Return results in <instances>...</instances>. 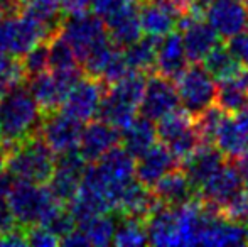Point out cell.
Returning <instances> with one entry per match:
<instances>
[{"instance_id":"obj_13","label":"cell","mask_w":248,"mask_h":247,"mask_svg":"<svg viewBox=\"0 0 248 247\" xmlns=\"http://www.w3.org/2000/svg\"><path fill=\"white\" fill-rule=\"evenodd\" d=\"M139 109H140V115L147 117L154 122L179 109V97L172 80L159 73L149 76Z\"/></svg>"},{"instance_id":"obj_24","label":"cell","mask_w":248,"mask_h":247,"mask_svg":"<svg viewBox=\"0 0 248 247\" xmlns=\"http://www.w3.org/2000/svg\"><path fill=\"white\" fill-rule=\"evenodd\" d=\"M152 191L162 205L179 207V205H184L193 200L196 188L193 186L184 169L174 168L154 185Z\"/></svg>"},{"instance_id":"obj_21","label":"cell","mask_w":248,"mask_h":247,"mask_svg":"<svg viewBox=\"0 0 248 247\" xmlns=\"http://www.w3.org/2000/svg\"><path fill=\"white\" fill-rule=\"evenodd\" d=\"M187 63H189V58H187L181 34L170 33L159 41L155 56V73L166 76V78L176 80L187 68Z\"/></svg>"},{"instance_id":"obj_44","label":"cell","mask_w":248,"mask_h":247,"mask_svg":"<svg viewBox=\"0 0 248 247\" xmlns=\"http://www.w3.org/2000/svg\"><path fill=\"white\" fill-rule=\"evenodd\" d=\"M92 7V0H62L64 14H78L86 12Z\"/></svg>"},{"instance_id":"obj_22","label":"cell","mask_w":248,"mask_h":247,"mask_svg":"<svg viewBox=\"0 0 248 247\" xmlns=\"http://www.w3.org/2000/svg\"><path fill=\"white\" fill-rule=\"evenodd\" d=\"M160 205L157 197L154 195L152 188L142 185L140 181L134 180L124 191L120 193L117 201L115 212L118 215H127V217H139V218H147L154 210Z\"/></svg>"},{"instance_id":"obj_19","label":"cell","mask_w":248,"mask_h":247,"mask_svg":"<svg viewBox=\"0 0 248 247\" xmlns=\"http://www.w3.org/2000/svg\"><path fill=\"white\" fill-rule=\"evenodd\" d=\"M226 158L223 156V152L216 148L215 144H209V142H201L194 152L183 161V169L184 173L187 175V178L191 180L193 186L198 188L209 180L223 165H225Z\"/></svg>"},{"instance_id":"obj_45","label":"cell","mask_w":248,"mask_h":247,"mask_svg":"<svg viewBox=\"0 0 248 247\" xmlns=\"http://www.w3.org/2000/svg\"><path fill=\"white\" fill-rule=\"evenodd\" d=\"M238 169L240 175H242V181H243V188L248 191V152L243 154L238 161Z\"/></svg>"},{"instance_id":"obj_34","label":"cell","mask_w":248,"mask_h":247,"mask_svg":"<svg viewBox=\"0 0 248 247\" xmlns=\"http://www.w3.org/2000/svg\"><path fill=\"white\" fill-rule=\"evenodd\" d=\"M113 244L122 247H140L149 244L145 218L122 215L120 222H117V229H115Z\"/></svg>"},{"instance_id":"obj_1","label":"cell","mask_w":248,"mask_h":247,"mask_svg":"<svg viewBox=\"0 0 248 247\" xmlns=\"http://www.w3.org/2000/svg\"><path fill=\"white\" fill-rule=\"evenodd\" d=\"M43 110L24 85L0 97V148L3 152L39 134Z\"/></svg>"},{"instance_id":"obj_37","label":"cell","mask_w":248,"mask_h":247,"mask_svg":"<svg viewBox=\"0 0 248 247\" xmlns=\"http://www.w3.org/2000/svg\"><path fill=\"white\" fill-rule=\"evenodd\" d=\"M226 115H228V114H226L225 110H221L215 103V105L208 107V109L202 110L199 115L194 117V127H196L201 142H209V144H213L216 131H218V127L221 125L223 119H225Z\"/></svg>"},{"instance_id":"obj_47","label":"cell","mask_w":248,"mask_h":247,"mask_svg":"<svg viewBox=\"0 0 248 247\" xmlns=\"http://www.w3.org/2000/svg\"><path fill=\"white\" fill-rule=\"evenodd\" d=\"M3 171H5V152L0 148V173H3Z\"/></svg>"},{"instance_id":"obj_38","label":"cell","mask_w":248,"mask_h":247,"mask_svg":"<svg viewBox=\"0 0 248 247\" xmlns=\"http://www.w3.org/2000/svg\"><path fill=\"white\" fill-rule=\"evenodd\" d=\"M22 65L24 69H26L27 80L41 75V73L49 71V48H47V41L37 44L32 49L27 51L22 56Z\"/></svg>"},{"instance_id":"obj_25","label":"cell","mask_w":248,"mask_h":247,"mask_svg":"<svg viewBox=\"0 0 248 247\" xmlns=\"http://www.w3.org/2000/svg\"><path fill=\"white\" fill-rule=\"evenodd\" d=\"M157 125L154 120L140 115L135 117L124 131H120V142L122 148L128 151L135 159L140 154H144L149 148H152L157 142Z\"/></svg>"},{"instance_id":"obj_18","label":"cell","mask_w":248,"mask_h":247,"mask_svg":"<svg viewBox=\"0 0 248 247\" xmlns=\"http://www.w3.org/2000/svg\"><path fill=\"white\" fill-rule=\"evenodd\" d=\"M176 165L177 161L172 156V152L169 151V148L164 146L162 142L160 144L155 142L135 161V180L140 181L142 185L154 188V185L164 175H167L170 169L176 168Z\"/></svg>"},{"instance_id":"obj_27","label":"cell","mask_w":248,"mask_h":247,"mask_svg":"<svg viewBox=\"0 0 248 247\" xmlns=\"http://www.w3.org/2000/svg\"><path fill=\"white\" fill-rule=\"evenodd\" d=\"M213 144L223 152L226 159H240L248 152V134L242 129L235 117L228 115L218 127Z\"/></svg>"},{"instance_id":"obj_23","label":"cell","mask_w":248,"mask_h":247,"mask_svg":"<svg viewBox=\"0 0 248 247\" xmlns=\"http://www.w3.org/2000/svg\"><path fill=\"white\" fill-rule=\"evenodd\" d=\"M202 246H242L247 244L245 225L226 218L221 212H216L199 235Z\"/></svg>"},{"instance_id":"obj_9","label":"cell","mask_w":248,"mask_h":247,"mask_svg":"<svg viewBox=\"0 0 248 247\" xmlns=\"http://www.w3.org/2000/svg\"><path fill=\"white\" fill-rule=\"evenodd\" d=\"M83 122L62 109H56L43 114L39 135L56 156L61 152L78 149L79 137H81Z\"/></svg>"},{"instance_id":"obj_10","label":"cell","mask_w":248,"mask_h":247,"mask_svg":"<svg viewBox=\"0 0 248 247\" xmlns=\"http://www.w3.org/2000/svg\"><path fill=\"white\" fill-rule=\"evenodd\" d=\"M107 88V83L98 78H93L90 75L81 76L68 92L61 109L81 122H90L98 114L101 99Z\"/></svg>"},{"instance_id":"obj_43","label":"cell","mask_w":248,"mask_h":247,"mask_svg":"<svg viewBox=\"0 0 248 247\" xmlns=\"http://www.w3.org/2000/svg\"><path fill=\"white\" fill-rule=\"evenodd\" d=\"M17 227L19 225H17L16 218H14L12 210H10L7 200H0V235L7 234V232L14 231Z\"/></svg>"},{"instance_id":"obj_28","label":"cell","mask_w":248,"mask_h":247,"mask_svg":"<svg viewBox=\"0 0 248 247\" xmlns=\"http://www.w3.org/2000/svg\"><path fill=\"white\" fill-rule=\"evenodd\" d=\"M137 109L139 107H135L134 103L127 102L120 95H117L113 90L107 88L103 99H101L96 117L108 125H111V127L124 131L137 117Z\"/></svg>"},{"instance_id":"obj_15","label":"cell","mask_w":248,"mask_h":247,"mask_svg":"<svg viewBox=\"0 0 248 247\" xmlns=\"http://www.w3.org/2000/svg\"><path fill=\"white\" fill-rule=\"evenodd\" d=\"M177 27L181 29L179 34L183 37L187 58L193 63H201L206 54L219 44V36L204 19L183 14Z\"/></svg>"},{"instance_id":"obj_16","label":"cell","mask_w":248,"mask_h":247,"mask_svg":"<svg viewBox=\"0 0 248 247\" xmlns=\"http://www.w3.org/2000/svg\"><path fill=\"white\" fill-rule=\"evenodd\" d=\"M137 9L142 33L157 39H162L164 36L174 33L183 16L164 0H140Z\"/></svg>"},{"instance_id":"obj_26","label":"cell","mask_w":248,"mask_h":247,"mask_svg":"<svg viewBox=\"0 0 248 247\" xmlns=\"http://www.w3.org/2000/svg\"><path fill=\"white\" fill-rule=\"evenodd\" d=\"M149 244L154 246H179L177 242V222L174 207L160 203L145 218Z\"/></svg>"},{"instance_id":"obj_35","label":"cell","mask_w":248,"mask_h":247,"mask_svg":"<svg viewBox=\"0 0 248 247\" xmlns=\"http://www.w3.org/2000/svg\"><path fill=\"white\" fill-rule=\"evenodd\" d=\"M27 82L22 58L0 51V97Z\"/></svg>"},{"instance_id":"obj_33","label":"cell","mask_w":248,"mask_h":247,"mask_svg":"<svg viewBox=\"0 0 248 247\" xmlns=\"http://www.w3.org/2000/svg\"><path fill=\"white\" fill-rule=\"evenodd\" d=\"M78 227L85 232L90 246H110L113 244L117 218L111 215V212H107V214L95 215L85 222H79Z\"/></svg>"},{"instance_id":"obj_31","label":"cell","mask_w":248,"mask_h":247,"mask_svg":"<svg viewBox=\"0 0 248 247\" xmlns=\"http://www.w3.org/2000/svg\"><path fill=\"white\" fill-rule=\"evenodd\" d=\"M159 41L160 39H157V37L145 36L122 49L132 71L149 73L152 69H155V56Z\"/></svg>"},{"instance_id":"obj_48","label":"cell","mask_w":248,"mask_h":247,"mask_svg":"<svg viewBox=\"0 0 248 247\" xmlns=\"http://www.w3.org/2000/svg\"><path fill=\"white\" fill-rule=\"evenodd\" d=\"M245 234H247V244H248V222L245 224Z\"/></svg>"},{"instance_id":"obj_42","label":"cell","mask_w":248,"mask_h":247,"mask_svg":"<svg viewBox=\"0 0 248 247\" xmlns=\"http://www.w3.org/2000/svg\"><path fill=\"white\" fill-rule=\"evenodd\" d=\"M228 48L236 56V60L242 63L245 68H248V29H243L236 36L230 37Z\"/></svg>"},{"instance_id":"obj_49","label":"cell","mask_w":248,"mask_h":247,"mask_svg":"<svg viewBox=\"0 0 248 247\" xmlns=\"http://www.w3.org/2000/svg\"><path fill=\"white\" fill-rule=\"evenodd\" d=\"M3 17H5V14H3V10H2V9H0V20H2V19H3Z\"/></svg>"},{"instance_id":"obj_4","label":"cell","mask_w":248,"mask_h":247,"mask_svg":"<svg viewBox=\"0 0 248 247\" xmlns=\"http://www.w3.org/2000/svg\"><path fill=\"white\" fill-rule=\"evenodd\" d=\"M7 203L12 210L17 225L22 229H29L43 224L44 218L61 201L52 197L47 185H36V183L16 180L7 195Z\"/></svg>"},{"instance_id":"obj_41","label":"cell","mask_w":248,"mask_h":247,"mask_svg":"<svg viewBox=\"0 0 248 247\" xmlns=\"http://www.w3.org/2000/svg\"><path fill=\"white\" fill-rule=\"evenodd\" d=\"M130 3H135V0H92V10L101 19H107Z\"/></svg>"},{"instance_id":"obj_2","label":"cell","mask_w":248,"mask_h":247,"mask_svg":"<svg viewBox=\"0 0 248 247\" xmlns=\"http://www.w3.org/2000/svg\"><path fill=\"white\" fill-rule=\"evenodd\" d=\"M54 168L56 154L39 134L5 151V171L17 181L47 185Z\"/></svg>"},{"instance_id":"obj_14","label":"cell","mask_w":248,"mask_h":247,"mask_svg":"<svg viewBox=\"0 0 248 247\" xmlns=\"http://www.w3.org/2000/svg\"><path fill=\"white\" fill-rule=\"evenodd\" d=\"M242 190H243V181H242L238 165L233 163V159H226L225 165L211 178L206 180L198 188V193L202 201H206V203L221 210Z\"/></svg>"},{"instance_id":"obj_6","label":"cell","mask_w":248,"mask_h":247,"mask_svg":"<svg viewBox=\"0 0 248 247\" xmlns=\"http://www.w3.org/2000/svg\"><path fill=\"white\" fill-rule=\"evenodd\" d=\"M157 135L160 142L169 148L177 163L186 161L201 144L194 119L183 109H176L157 120Z\"/></svg>"},{"instance_id":"obj_11","label":"cell","mask_w":248,"mask_h":247,"mask_svg":"<svg viewBox=\"0 0 248 247\" xmlns=\"http://www.w3.org/2000/svg\"><path fill=\"white\" fill-rule=\"evenodd\" d=\"M83 76V71L75 73H52L46 71L37 76L27 80L32 97L36 99L39 109L43 114L51 112V110L61 109L66 95L71 90V86Z\"/></svg>"},{"instance_id":"obj_5","label":"cell","mask_w":248,"mask_h":247,"mask_svg":"<svg viewBox=\"0 0 248 247\" xmlns=\"http://www.w3.org/2000/svg\"><path fill=\"white\" fill-rule=\"evenodd\" d=\"M176 90L179 105L194 119L202 110L215 105L218 86L202 65H193L176 78Z\"/></svg>"},{"instance_id":"obj_39","label":"cell","mask_w":248,"mask_h":247,"mask_svg":"<svg viewBox=\"0 0 248 247\" xmlns=\"http://www.w3.org/2000/svg\"><path fill=\"white\" fill-rule=\"evenodd\" d=\"M221 214L233 222H238V224H243V225L247 224L248 222V191L245 188H243L238 195H235V197L221 208Z\"/></svg>"},{"instance_id":"obj_17","label":"cell","mask_w":248,"mask_h":247,"mask_svg":"<svg viewBox=\"0 0 248 247\" xmlns=\"http://www.w3.org/2000/svg\"><path fill=\"white\" fill-rule=\"evenodd\" d=\"M120 144V131L103 120H90L83 125L78 151L86 163H95L103 158L110 149Z\"/></svg>"},{"instance_id":"obj_36","label":"cell","mask_w":248,"mask_h":247,"mask_svg":"<svg viewBox=\"0 0 248 247\" xmlns=\"http://www.w3.org/2000/svg\"><path fill=\"white\" fill-rule=\"evenodd\" d=\"M20 2H22V10H27L32 16L39 17L54 31H59L64 19L62 0H20Z\"/></svg>"},{"instance_id":"obj_30","label":"cell","mask_w":248,"mask_h":247,"mask_svg":"<svg viewBox=\"0 0 248 247\" xmlns=\"http://www.w3.org/2000/svg\"><path fill=\"white\" fill-rule=\"evenodd\" d=\"M201 63H202V68L209 73V76L216 83L230 82V80H233L245 68L242 63L236 60L235 54L230 51V48L221 46V44L213 48Z\"/></svg>"},{"instance_id":"obj_29","label":"cell","mask_w":248,"mask_h":247,"mask_svg":"<svg viewBox=\"0 0 248 247\" xmlns=\"http://www.w3.org/2000/svg\"><path fill=\"white\" fill-rule=\"evenodd\" d=\"M216 105L226 114H236L248 103V68H243L230 82L219 83L216 90Z\"/></svg>"},{"instance_id":"obj_32","label":"cell","mask_w":248,"mask_h":247,"mask_svg":"<svg viewBox=\"0 0 248 247\" xmlns=\"http://www.w3.org/2000/svg\"><path fill=\"white\" fill-rule=\"evenodd\" d=\"M47 48H49V71L52 73L83 71L75 49H73L68 41L61 36V33L54 34V36L47 41Z\"/></svg>"},{"instance_id":"obj_40","label":"cell","mask_w":248,"mask_h":247,"mask_svg":"<svg viewBox=\"0 0 248 247\" xmlns=\"http://www.w3.org/2000/svg\"><path fill=\"white\" fill-rule=\"evenodd\" d=\"M26 237H27V246L49 247V246H58L59 244V239L52 234L49 229H46L41 224L26 229Z\"/></svg>"},{"instance_id":"obj_46","label":"cell","mask_w":248,"mask_h":247,"mask_svg":"<svg viewBox=\"0 0 248 247\" xmlns=\"http://www.w3.org/2000/svg\"><path fill=\"white\" fill-rule=\"evenodd\" d=\"M235 119L238 120V124L242 125V129L248 134V103H247L245 107H243L242 110H238V112H236Z\"/></svg>"},{"instance_id":"obj_7","label":"cell","mask_w":248,"mask_h":247,"mask_svg":"<svg viewBox=\"0 0 248 247\" xmlns=\"http://www.w3.org/2000/svg\"><path fill=\"white\" fill-rule=\"evenodd\" d=\"M59 33L69 43V46L75 49L76 56L81 60L101 41L108 37L105 20L96 16L95 12H78V14H66L62 19Z\"/></svg>"},{"instance_id":"obj_50","label":"cell","mask_w":248,"mask_h":247,"mask_svg":"<svg viewBox=\"0 0 248 247\" xmlns=\"http://www.w3.org/2000/svg\"><path fill=\"white\" fill-rule=\"evenodd\" d=\"M247 9H248V0H247Z\"/></svg>"},{"instance_id":"obj_8","label":"cell","mask_w":248,"mask_h":247,"mask_svg":"<svg viewBox=\"0 0 248 247\" xmlns=\"http://www.w3.org/2000/svg\"><path fill=\"white\" fill-rule=\"evenodd\" d=\"M86 166L88 163L78 149H71V151L56 156L54 173L47 181V188L52 197L61 203L68 205L76 197L79 186H81Z\"/></svg>"},{"instance_id":"obj_3","label":"cell","mask_w":248,"mask_h":247,"mask_svg":"<svg viewBox=\"0 0 248 247\" xmlns=\"http://www.w3.org/2000/svg\"><path fill=\"white\" fill-rule=\"evenodd\" d=\"M58 33L59 31H54L39 17L20 10L19 14L0 20V51L24 56L29 49L49 41Z\"/></svg>"},{"instance_id":"obj_12","label":"cell","mask_w":248,"mask_h":247,"mask_svg":"<svg viewBox=\"0 0 248 247\" xmlns=\"http://www.w3.org/2000/svg\"><path fill=\"white\" fill-rule=\"evenodd\" d=\"M202 19L223 39L236 36L248 27L245 0H208Z\"/></svg>"},{"instance_id":"obj_20","label":"cell","mask_w":248,"mask_h":247,"mask_svg":"<svg viewBox=\"0 0 248 247\" xmlns=\"http://www.w3.org/2000/svg\"><path fill=\"white\" fill-rule=\"evenodd\" d=\"M105 20V27H107V34L110 41L117 48H127L132 43L139 41L142 37V26L140 19H139V9L135 3L124 7L118 12L111 14Z\"/></svg>"}]
</instances>
